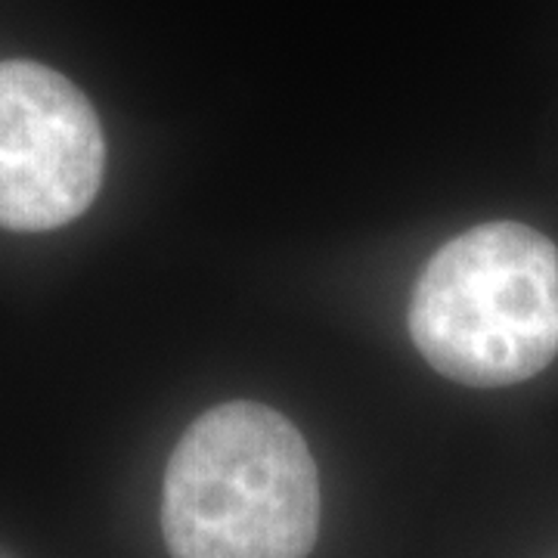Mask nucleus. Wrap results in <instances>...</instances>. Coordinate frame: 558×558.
<instances>
[{
  "mask_svg": "<svg viewBox=\"0 0 558 558\" xmlns=\"http://www.w3.org/2000/svg\"><path fill=\"white\" fill-rule=\"evenodd\" d=\"M317 527V465L282 413L233 400L183 432L161 487L171 558H304Z\"/></svg>",
  "mask_w": 558,
  "mask_h": 558,
  "instance_id": "f257e3e1",
  "label": "nucleus"
},
{
  "mask_svg": "<svg viewBox=\"0 0 558 558\" xmlns=\"http://www.w3.org/2000/svg\"><path fill=\"white\" fill-rule=\"evenodd\" d=\"M410 336L440 376L502 388L558 354V245L515 220H494L440 245L418 274Z\"/></svg>",
  "mask_w": 558,
  "mask_h": 558,
  "instance_id": "f03ea898",
  "label": "nucleus"
},
{
  "mask_svg": "<svg viewBox=\"0 0 558 558\" xmlns=\"http://www.w3.org/2000/svg\"><path fill=\"white\" fill-rule=\"evenodd\" d=\"M106 140L72 81L28 60L0 62V227L53 230L87 211Z\"/></svg>",
  "mask_w": 558,
  "mask_h": 558,
  "instance_id": "7ed1b4c3",
  "label": "nucleus"
}]
</instances>
